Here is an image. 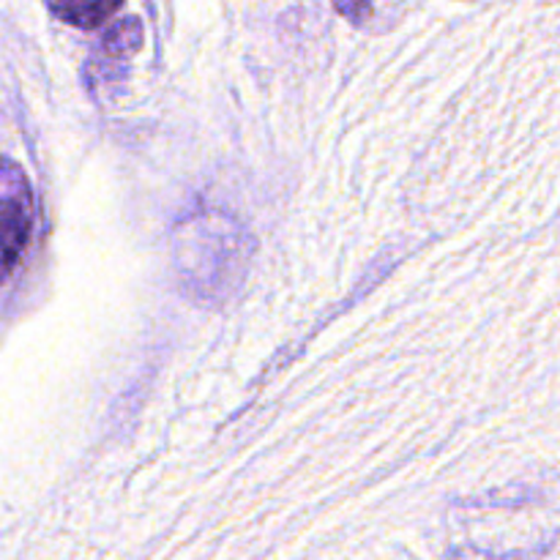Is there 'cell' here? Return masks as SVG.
I'll use <instances>...</instances> for the list:
<instances>
[{
    "label": "cell",
    "mask_w": 560,
    "mask_h": 560,
    "mask_svg": "<svg viewBox=\"0 0 560 560\" xmlns=\"http://www.w3.org/2000/svg\"><path fill=\"white\" fill-rule=\"evenodd\" d=\"M246 233L228 217L206 213L175 230V260L191 293L211 299L228 293L246 266Z\"/></svg>",
    "instance_id": "6da1fadb"
},
{
    "label": "cell",
    "mask_w": 560,
    "mask_h": 560,
    "mask_svg": "<svg viewBox=\"0 0 560 560\" xmlns=\"http://www.w3.org/2000/svg\"><path fill=\"white\" fill-rule=\"evenodd\" d=\"M33 191L25 173L0 156V288L20 266L33 233Z\"/></svg>",
    "instance_id": "7a4b0ae2"
},
{
    "label": "cell",
    "mask_w": 560,
    "mask_h": 560,
    "mask_svg": "<svg viewBox=\"0 0 560 560\" xmlns=\"http://www.w3.org/2000/svg\"><path fill=\"white\" fill-rule=\"evenodd\" d=\"M47 5L66 25L93 31L102 22H107L124 5V0H47Z\"/></svg>",
    "instance_id": "3957f363"
},
{
    "label": "cell",
    "mask_w": 560,
    "mask_h": 560,
    "mask_svg": "<svg viewBox=\"0 0 560 560\" xmlns=\"http://www.w3.org/2000/svg\"><path fill=\"white\" fill-rule=\"evenodd\" d=\"M337 11L342 16H348L350 22H364L366 16L372 14L370 9V0H334Z\"/></svg>",
    "instance_id": "277c9868"
}]
</instances>
